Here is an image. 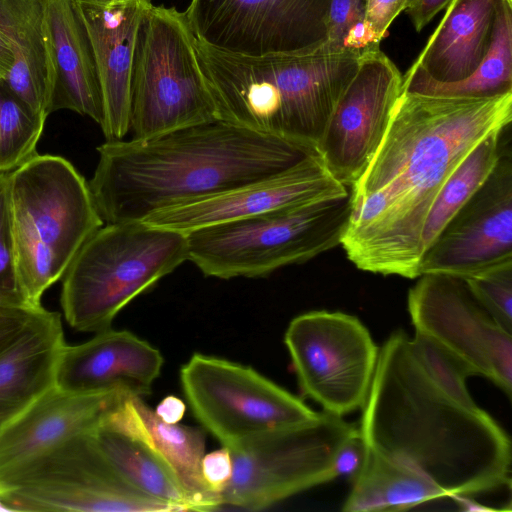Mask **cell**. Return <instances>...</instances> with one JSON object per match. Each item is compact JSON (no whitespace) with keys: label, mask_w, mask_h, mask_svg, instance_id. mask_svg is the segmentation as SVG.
Listing matches in <instances>:
<instances>
[{"label":"cell","mask_w":512,"mask_h":512,"mask_svg":"<svg viewBox=\"0 0 512 512\" xmlns=\"http://www.w3.org/2000/svg\"><path fill=\"white\" fill-rule=\"evenodd\" d=\"M2 511L171 512L130 486L93 432L66 439L0 474Z\"/></svg>","instance_id":"9"},{"label":"cell","mask_w":512,"mask_h":512,"mask_svg":"<svg viewBox=\"0 0 512 512\" xmlns=\"http://www.w3.org/2000/svg\"><path fill=\"white\" fill-rule=\"evenodd\" d=\"M364 455L365 444L358 429L338 446L332 463L334 477L346 476L353 480L362 466Z\"/></svg>","instance_id":"37"},{"label":"cell","mask_w":512,"mask_h":512,"mask_svg":"<svg viewBox=\"0 0 512 512\" xmlns=\"http://www.w3.org/2000/svg\"><path fill=\"white\" fill-rule=\"evenodd\" d=\"M65 344L60 314L42 308L0 352V421L5 423L55 385Z\"/></svg>","instance_id":"22"},{"label":"cell","mask_w":512,"mask_h":512,"mask_svg":"<svg viewBox=\"0 0 512 512\" xmlns=\"http://www.w3.org/2000/svg\"><path fill=\"white\" fill-rule=\"evenodd\" d=\"M504 130L496 131L478 143L442 186L424 225L423 253L493 171L503 149L501 139Z\"/></svg>","instance_id":"29"},{"label":"cell","mask_w":512,"mask_h":512,"mask_svg":"<svg viewBox=\"0 0 512 512\" xmlns=\"http://www.w3.org/2000/svg\"><path fill=\"white\" fill-rule=\"evenodd\" d=\"M451 2L452 0H414L405 11L415 30L420 32L437 13L446 9Z\"/></svg>","instance_id":"39"},{"label":"cell","mask_w":512,"mask_h":512,"mask_svg":"<svg viewBox=\"0 0 512 512\" xmlns=\"http://www.w3.org/2000/svg\"><path fill=\"white\" fill-rule=\"evenodd\" d=\"M50 113L70 110L99 125L103 105L86 29L73 0H43Z\"/></svg>","instance_id":"21"},{"label":"cell","mask_w":512,"mask_h":512,"mask_svg":"<svg viewBox=\"0 0 512 512\" xmlns=\"http://www.w3.org/2000/svg\"><path fill=\"white\" fill-rule=\"evenodd\" d=\"M216 119L185 11L151 4L138 28L132 63L133 139Z\"/></svg>","instance_id":"8"},{"label":"cell","mask_w":512,"mask_h":512,"mask_svg":"<svg viewBox=\"0 0 512 512\" xmlns=\"http://www.w3.org/2000/svg\"><path fill=\"white\" fill-rule=\"evenodd\" d=\"M450 499L456 502L457 506L461 511L465 512H484V511H495L494 508L488 507L470 495H453Z\"/></svg>","instance_id":"42"},{"label":"cell","mask_w":512,"mask_h":512,"mask_svg":"<svg viewBox=\"0 0 512 512\" xmlns=\"http://www.w3.org/2000/svg\"><path fill=\"white\" fill-rule=\"evenodd\" d=\"M13 62L11 47L0 31V86H4Z\"/></svg>","instance_id":"41"},{"label":"cell","mask_w":512,"mask_h":512,"mask_svg":"<svg viewBox=\"0 0 512 512\" xmlns=\"http://www.w3.org/2000/svg\"><path fill=\"white\" fill-rule=\"evenodd\" d=\"M330 0H191L185 14L199 41L248 56L315 49L327 38Z\"/></svg>","instance_id":"14"},{"label":"cell","mask_w":512,"mask_h":512,"mask_svg":"<svg viewBox=\"0 0 512 512\" xmlns=\"http://www.w3.org/2000/svg\"><path fill=\"white\" fill-rule=\"evenodd\" d=\"M195 48L217 119L316 149L361 58L323 45L248 56L216 49L196 37Z\"/></svg>","instance_id":"4"},{"label":"cell","mask_w":512,"mask_h":512,"mask_svg":"<svg viewBox=\"0 0 512 512\" xmlns=\"http://www.w3.org/2000/svg\"><path fill=\"white\" fill-rule=\"evenodd\" d=\"M349 190L331 174L317 152L270 178L159 210L142 221L187 234L275 209L345 195Z\"/></svg>","instance_id":"17"},{"label":"cell","mask_w":512,"mask_h":512,"mask_svg":"<svg viewBox=\"0 0 512 512\" xmlns=\"http://www.w3.org/2000/svg\"><path fill=\"white\" fill-rule=\"evenodd\" d=\"M186 411V404L174 395L164 397L154 409L156 416L167 424L180 423Z\"/></svg>","instance_id":"40"},{"label":"cell","mask_w":512,"mask_h":512,"mask_svg":"<svg viewBox=\"0 0 512 512\" xmlns=\"http://www.w3.org/2000/svg\"><path fill=\"white\" fill-rule=\"evenodd\" d=\"M408 292L411 322L465 363L474 376L489 379L509 398L512 392V333L480 305L465 278L422 274Z\"/></svg>","instance_id":"13"},{"label":"cell","mask_w":512,"mask_h":512,"mask_svg":"<svg viewBox=\"0 0 512 512\" xmlns=\"http://www.w3.org/2000/svg\"><path fill=\"white\" fill-rule=\"evenodd\" d=\"M347 194L271 210L187 233L189 261L207 277H265L341 245Z\"/></svg>","instance_id":"7"},{"label":"cell","mask_w":512,"mask_h":512,"mask_svg":"<svg viewBox=\"0 0 512 512\" xmlns=\"http://www.w3.org/2000/svg\"><path fill=\"white\" fill-rule=\"evenodd\" d=\"M146 441L167 463L190 501L192 511L222 508L221 497L201 475L205 432L199 427L167 424L141 397L127 395L106 421Z\"/></svg>","instance_id":"23"},{"label":"cell","mask_w":512,"mask_h":512,"mask_svg":"<svg viewBox=\"0 0 512 512\" xmlns=\"http://www.w3.org/2000/svg\"><path fill=\"white\" fill-rule=\"evenodd\" d=\"M284 342L303 396L341 417L363 407L379 348L356 316L300 314L289 323Z\"/></svg>","instance_id":"12"},{"label":"cell","mask_w":512,"mask_h":512,"mask_svg":"<svg viewBox=\"0 0 512 512\" xmlns=\"http://www.w3.org/2000/svg\"><path fill=\"white\" fill-rule=\"evenodd\" d=\"M357 430L343 417L322 411L226 447L232 476L221 493L222 507L263 510L332 481L335 452Z\"/></svg>","instance_id":"10"},{"label":"cell","mask_w":512,"mask_h":512,"mask_svg":"<svg viewBox=\"0 0 512 512\" xmlns=\"http://www.w3.org/2000/svg\"><path fill=\"white\" fill-rule=\"evenodd\" d=\"M414 0H366L364 23L374 44L380 46L394 19Z\"/></svg>","instance_id":"35"},{"label":"cell","mask_w":512,"mask_h":512,"mask_svg":"<svg viewBox=\"0 0 512 512\" xmlns=\"http://www.w3.org/2000/svg\"><path fill=\"white\" fill-rule=\"evenodd\" d=\"M402 91L468 98L512 93V0H498L488 51L471 75L456 82H439L412 64L403 75Z\"/></svg>","instance_id":"27"},{"label":"cell","mask_w":512,"mask_h":512,"mask_svg":"<svg viewBox=\"0 0 512 512\" xmlns=\"http://www.w3.org/2000/svg\"><path fill=\"white\" fill-rule=\"evenodd\" d=\"M412 352L428 378L444 393L468 407L478 406L471 397L466 380L471 369L442 345L416 331L410 338Z\"/></svg>","instance_id":"31"},{"label":"cell","mask_w":512,"mask_h":512,"mask_svg":"<svg viewBox=\"0 0 512 512\" xmlns=\"http://www.w3.org/2000/svg\"><path fill=\"white\" fill-rule=\"evenodd\" d=\"M0 307L34 308L21 288L11 233L8 173H0Z\"/></svg>","instance_id":"34"},{"label":"cell","mask_w":512,"mask_h":512,"mask_svg":"<svg viewBox=\"0 0 512 512\" xmlns=\"http://www.w3.org/2000/svg\"><path fill=\"white\" fill-rule=\"evenodd\" d=\"M512 93L484 98L402 91L385 135L351 186L341 245L360 270L420 276L422 234L442 186L484 138L509 126Z\"/></svg>","instance_id":"1"},{"label":"cell","mask_w":512,"mask_h":512,"mask_svg":"<svg viewBox=\"0 0 512 512\" xmlns=\"http://www.w3.org/2000/svg\"><path fill=\"white\" fill-rule=\"evenodd\" d=\"M365 5L366 0H330L325 49L359 56L380 49L365 27Z\"/></svg>","instance_id":"32"},{"label":"cell","mask_w":512,"mask_h":512,"mask_svg":"<svg viewBox=\"0 0 512 512\" xmlns=\"http://www.w3.org/2000/svg\"><path fill=\"white\" fill-rule=\"evenodd\" d=\"M465 280L486 312L512 333V262Z\"/></svg>","instance_id":"33"},{"label":"cell","mask_w":512,"mask_h":512,"mask_svg":"<svg viewBox=\"0 0 512 512\" xmlns=\"http://www.w3.org/2000/svg\"><path fill=\"white\" fill-rule=\"evenodd\" d=\"M163 362L160 351L148 342L129 331L110 328L86 342L65 344L55 385L75 393L122 391L142 398L151 393Z\"/></svg>","instance_id":"19"},{"label":"cell","mask_w":512,"mask_h":512,"mask_svg":"<svg viewBox=\"0 0 512 512\" xmlns=\"http://www.w3.org/2000/svg\"><path fill=\"white\" fill-rule=\"evenodd\" d=\"M93 437L115 470L135 490L176 511H192L170 467L142 438L108 422L93 431Z\"/></svg>","instance_id":"28"},{"label":"cell","mask_w":512,"mask_h":512,"mask_svg":"<svg viewBox=\"0 0 512 512\" xmlns=\"http://www.w3.org/2000/svg\"><path fill=\"white\" fill-rule=\"evenodd\" d=\"M359 433L367 448L403 463L451 498L510 486L511 441L479 406L440 390L394 331L379 348Z\"/></svg>","instance_id":"2"},{"label":"cell","mask_w":512,"mask_h":512,"mask_svg":"<svg viewBox=\"0 0 512 512\" xmlns=\"http://www.w3.org/2000/svg\"><path fill=\"white\" fill-rule=\"evenodd\" d=\"M512 262V161L502 149L486 181L424 251L419 274L470 278Z\"/></svg>","instance_id":"16"},{"label":"cell","mask_w":512,"mask_h":512,"mask_svg":"<svg viewBox=\"0 0 512 512\" xmlns=\"http://www.w3.org/2000/svg\"><path fill=\"white\" fill-rule=\"evenodd\" d=\"M0 31L14 59L4 87L47 119L51 113L43 0H0Z\"/></svg>","instance_id":"25"},{"label":"cell","mask_w":512,"mask_h":512,"mask_svg":"<svg viewBox=\"0 0 512 512\" xmlns=\"http://www.w3.org/2000/svg\"><path fill=\"white\" fill-rule=\"evenodd\" d=\"M128 394H82L56 385L0 428V474L104 424Z\"/></svg>","instance_id":"20"},{"label":"cell","mask_w":512,"mask_h":512,"mask_svg":"<svg viewBox=\"0 0 512 512\" xmlns=\"http://www.w3.org/2000/svg\"><path fill=\"white\" fill-rule=\"evenodd\" d=\"M188 259L185 233L144 221L103 225L62 277L60 303L67 323L80 332L112 328L129 302Z\"/></svg>","instance_id":"6"},{"label":"cell","mask_w":512,"mask_h":512,"mask_svg":"<svg viewBox=\"0 0 512 512\" xmlns=\"http://www.w3.org/2000/svg\"><path fill=\"white\" fill-rule=\"evenodd\" d=\"M3 424H4V422L0 421V428H1V426H2Z\"/></svg>","instance_id":"43"},{"label":"cell","mask_w":512,"mask_h":512,"mask_svg":"<svg viewBox=\"0 0 512 512\" xmlns=\"http://www.w3.org/2000/svg\"><path fill=\"white\" fill-rule=\"evenodd\" d=\"M42 308L0 307V352L23 332Z\"/></svg>","instance_id":"38"},{"label":"cell","mask_w":512,"mask_h":512,"mask_svg":"<svg viewBox=\"0 0 512 512\" xmlns=\"http://www.w3.org/2000/svg\"><path fill=\"white\" fill-rule=\"evenodd\" d=\"M441 498L448 496L426 476L365 446L342 511H403Z\"/></svg>","instance_id":"26"},{"label":"cell","mask_w":512,"mask_h":512,"mask_svg":"<svg viewBox=\"0 0 512 512\" xmlns=\"http://www.w3.org/2000/svg\"><path fill=\"white\" fill-rule=\"evenodd\" d=\"M46 119L0 86V173H9L37 154Z\"/></svg>","instance_id":"30"},{"label":"cell","mask_w":512,"mask_h":512,"mask_svg":"<svg viewBox=\"0 0 512 512\" xmlns=\"http://www.w3.org/2000/svg\"><path fill=\"white\" fill-rule=\"evenodd\" d=\"M88 182L104 223L142 221L159 210L275 176L317 149L219 119L132 140H107Z\"/></svg>","instance_id":"3"},{"label":"cell","mask_w":512,"mask_h":512,"mask_svg":"<svg viewBox=\"0 0 512 512\" xmlns=\"http://www.w3.org/2000/svg\"><path fill=\"white\" fill-rule=\"evenodd\" d=\"M498 0H452L413 65L439 82L471 75L485 57Z\"/></svg>","instance_id":"24"},{"label":"cell","mask_w":512,"mask_h":512,"mask_svg":"<svg viewBox=\"0 0 512 512\" xmlns=\"http://www.w3.org/2000/svg\"><path fill=\"white\" fill-rule=\"evenodd\" d=\"M91 45L106 140L130 131L131 74L138 28L151 0H73Z\"/></svg>","instance_id":"18"},{"label":"cell","mask_w":512,"mask_h":512,"mask_svg":"<svg viewBox=\"0 0 512 512\" xmlns=\"http://www.w3.org/2000/svg\"><path fill=\"white\" fill-rule=\"evenodd\" d=\"M180 382L195 418L227 448L318 413L253 368L215 356L193 354Z\"/></svg>","instance_id":"11"},{"label":"cell","mask_w":512,"mask_h":512,"mask_svg":"<svg viewBox=\"0 0 512 512\" xmlns=\"http://www.w3.org/2000/svg\"><path fill=\"white\" fill-rule=\"evenodd\" d=\"M201 475L210 491L219 495L232 476V459L229 450L222 448L205 453L201 462Z\"/></svg>","instance_id":"36"},{"label":"cell","mask_w":512,"mask_h":512,"mask_svg":"<svg viewBox=\"0 0 512 512\" xmlns=\"http://www.w3.org/2000/svg\"><path fill=\"white\" fill-rule=\"evenodd\" d=\"M8 200L18 279L39 308L104 222L84 176L58 155L37 153L9 172Z\"/></svg>","instance_id":"5"},{"label":"cell","mask_w":512,"mask_h":512,"mask_svg":"<svg viewBox=\"0 0 512 512\" xmlns=\"http://www.w3.org/2000/svg\"><path fill=\"white\" fill-rule=\"evenodd\" d=\"M402 78L380 49L368 52L333 109L317 151L331 174L349 189L385 135L402 93Z\"/></svg>","instance_id":"15"}]
</instances>
